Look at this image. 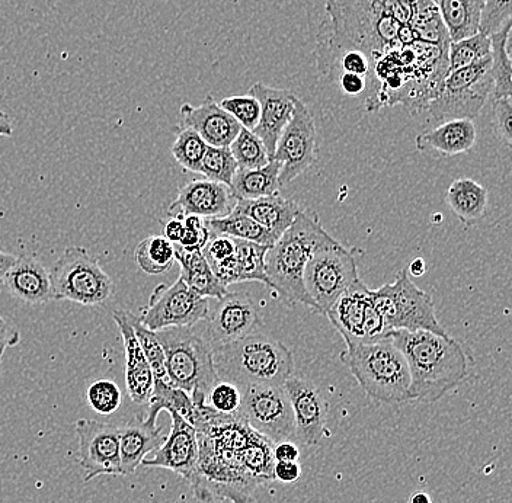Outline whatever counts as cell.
<instances>
[{
  "label": "cell",
  "mask_w": 512,
  "mask_h": 503,
  "mask_svg": "<svg viewBox=\"0 0 512 503\" xmlns=\"http://www.w3.org/2000/svg\"><path fill=\"white\" fill-rule=\"evenodd\" d=\"M238 169V163L233 158L229 147L208 146L203 162H201L200 173H203L206 179L219 182V184L227 185L230 188L233 176Z\"/></svg>",
  "instance_id": "b9f144b4"
},
{
  "label": "cell",
  "mask_w": 512,
  "mask_h": 503,
  "mask_svg": "<svg viewBox=\"0 0 512 503\" xmlns=\"http://www.w3.org/2000/svg\"><path fill=\"white\" fill-rule=\"evenodd\" d=\"M219 105L238 121L240 127L246 128V130L252 131L258 124L261 108L254 96H229V98L222 99Z\"/></svg>",
  "instance_id": "bcb514c9"
},
{
  "label": "cell",
  "mask_w": 512,
  "mask_h": 503,
  "mask_svg": "<svg viewBox=\"0 0 512 503\" xmlns=\"http://www.w3.org/2000/svg\"><path fill=\"white\" fill-rule=\"evenodd\" d=\"M197 480L191 486L201 503L227 499L233 503H251L259 483L246 472L239 451L230 450L207 435L198 434Z\"/></svg>",
  "instance_id": "52a82bcc"
},
{
  "label": "cell",
  "mask_w": 512,
  "mask_h": 503,
  "mask_svg": "<svg viewBox=\"0 0 512 503\" xmlns=\"http://www.w3.org/2000/svg\"><path fill=\"white\" fill-rule=\"evenodd\" d=\"M229 149L239 169L262 168L271 160L264 143L246 128H240L238 136L230 143Z\"/></svg>",
  "instance_id": "ab89813d"
},
{
  "label": "cell",
  "mask_w": 512,
  "mask_h": 503,
  "mask_svg": "<svg viewBox=\"0 0 512 503\" xmlns=\"http://www.w3.org/2000/svg\"><path fill=\"white\" fill-rule=\"evenodd\" d=\"M437 6L450 43L478 34L483 0H431Z\"/></svg>",
  "instance_id": "4dcf8cb0"
},
{
  "label": "cell",
  "mask_w": 512,
  "mask_h": 503,
  "mask_svg": "<svg viewBox=\"0 0 512 503\" xmlns=\"http://www.w3.org/2000/svg\"><path fill=\"white\" fill-rule=\"evenodd\" d=\"M179 115L181 128H191L208 146L229 147L242 128L232 115L214 101L213 96H207L206 101L198 107L182 105Z\"/></svg>",
  "instance_id": "7402d4cb"
},
{
  "label": "cell",
  "mask_w": 512,
  "mask_h": 503,
  "mask_svg": "<svg viewBox=\"0 0 512 503\" xmlns=\"http://www.w3.org/2000/svg\"><path fill=\"white\" fill-rule=\"evenodd\" d=\"M491 73L494 89L489 99L508 98L512 94L511 24L491 35Z\"/></svg>",
  "instance_id": "d590c367"
},
{
  "label": "cell",
  "mask_w": 512,
  "mask_h": 503,
  "mask_svg": "<svg viewBox=\"0 0 512 503\" xmlns=\"http://www.w3.org/2000/svg\"><path fill=\"white\" fill-rule=\"evenodd\" d=\"M411 12L409 27L414 32L415 41L432 44V46L450 44V37L440 12L431 0H411Z\"/></svg>",
  "instance_id": "836d02e7"
},
{
  "label": "cell",
  "mask_w": 512,
  "mask_h": 503,
  "mask_svg": "<svg viewBox=\"0 0 512 503\" xmlns=\"http://www.w3.org/2000/svg\"><path fill=\"white\" fill-rule=\"evenodd\" d=\"M478 139L475 123L469 118L443 121L440 126L416 137V149L444 156L462 155L472 150Z\"/></svg>",
  "instance_id": "4316f807"
},
{
  "label": "cell",
  "mask_w": 512,
  "mask_h": 503,
  "mask_svg": "<svg viewBox=\"0 0 512 503\" xmlns=\"http://www.w3.org/2000/svg\"><path fill=\"white\" fill-rule=\"evenodd\" d=\"M235 253L219 264L210 265L224 287L245 281H258L270 287L265 271V256L270 246L235 239Z\"/></svg>",
  "instance_id": "cb8c5ba5"
},
{
  "label": "cell",
  "mask_w": 512,
  "mask_h": 503,
  "mask_svg": "<svg viewBox=\"0 0 512 503\" xmlns=\"http://www.w3.org/2000/svg\"><path fill=\"white\" fill-rule=\"evenodd\" d=\"M21 341V333L16 331L11 323L6 322L2 316H0V377H2V361L3 355H5L6 349L14 348Z\"/></svg>",
  "instance_id": "816d5d0a"
},
{
  "label": "cell",
  "mask_w": 512,
  "mask_h": 503,
  "mask_svg": "<svg viewBox=\"0 0 512 503\" xmlns=\"http://www.w3.org/2000/svg\"><path fill=\"white\" fill-rule=\"evenodd\" d=\"M137 265L147 275L165 274L175 262L174 243L165 236H149L134 251Z\"/></svg>",
  "instance_id": "74e56055"
},
{
  "label": "cell",
  "mask_w": 512,
  "mask_h": 503,
  "mask_svg": "<svg viewBox=\"0 0 512 503\" xmlns=\"http://www.w3.org/2000/svg\"><path fill=\"white\" fill-rule=\"evenodd\" d=\"M207 147L208 144L194 130L179 127L172 155L185 171L200 173Z\"/></svg>",
  "instance_id": "60d3db41"
},
{
  "label": "cell",
  "mask_w": 512,
  "mask_h": 503,
  "mask_svg": "<svg viewBox=\"0 0 512 503\" xmlns=\"http://www.w3.org/2000/svg\"><path fill=\"white\" fill-rule=\"evenodd\" d=\"M233 210L251 217L277 239L284 235L300 213L299 205L284 198L280 191L256 200H236Z\"/></svg>",
  "instance_id": "83f0119b"
},
{
  "label": "cell",
  "mask_w": 512,
  "mask_h": 503,
  "mask_svg": "<svg viewBox=\"0 0 512 503\" xmlns=\"http://www.w3.org/2000/svg\"><path fill=\"white\" fill-rule=\"evenodd\" d=\"M511 19V0H483L479 32L491 37L501 31L505 25L511 24Z\"/></svg>",
  "instance_id": "7dc6e473"
},
{
  "label": "cell",
  "mask_w": 512,
  "mask_h": 503,
  "mask_svg": "<svg viewBox=\"0 0 512 503\" xmlns=\"http://www.w3.org/2000/svg\"><path fill=\"white\" fill-rule=\"evenodd\" d=\"M492 101V112H494V124L496 134L501 142L507 147L512 143V99L495 98Z\"/></svg>",
  "instance_id": "681fc988"
},
{
  "label": "cell",
  "mask_w": 512,
  "mask_h": 503,
  "mask_svg": "<svg viewBox=\"0 0 512 503\" xmlns=\"http://www.w3.org/2000/svg\"><path fill=\"white\" fill-rule=\"evenodd\" d=\"M12 134H14V128H12L11 118L0 111V137H12Z\"/></svg>",
  "instance_id": "91938a15"
},
{
  "label": "cell",
  "mask_w": 512,
  "mask_h": 503,
  "mask_svg": "<svg viewBox=\"0 0 512 503\" xmlns=\"http://www.w3.org/2000/svg\"><path fill=\"white\" fill-rule=\"evenodd\" d=\"M184 233V220L179 219V217H171V219L166 221L165 227H163V236H165L169 242L174 243V245H178V243L181 242Z\"/></svg>",
  "instance_id": "11a10c76"
},
{
  "label": "cell",
  "mask_w": 512,
  "mask_h": 503,
  "mask_svg": "<svg viewBox=\"0 0 512 503\" xmlns=\"http://www.w3.org/2000/svg\"><path fill=\"white\" fill-rule=\"evenodd\" d=\"M249 95L259 102V120L252 133L259 137L267 149L270 159L274 158L275 147L290 123L297 96L286 89H275L264 83L256 82L249 89Z\"/></svg>",
  "instance_id": "44dd1931"
},
{
  "label": "cell",
  "mask_w": 512,
  "mask_h": 503,
  "mask_svg": "<svg viewBox=\"0 0 512 503\" xmlns=\"http://www.w3.org/2000/svg\"><path fill=\"white\" fill-rule=\"evenodd\" d=\"M162 428L147 424L142 413L131 416L126 425L120 426L121 474L136 473L147 454L162 444Z\"/></svg>",
  "instance_id": "484cf974"
},
{
  "label": "cell",
  "mask_w": 512,
  "mask_h": 503,
  "mask_svg": "<svg viewBox=\"0 0 512 503\" xmlns=\"http://www.w3.org/2000/svg\"><path fill=\"white\" fill-rule=\"evenodd\" d=\"M168 413L172 419L171 432L156 448L155 456L144 458L142 466L171 470L184 477L192 486L197 480V429L175 410H169Z\"/></svg>",
  "instance_id": "e0dca14e"
},
{
  "label": "cell",
  "mask_w": 512,
  "mask_h": 503,
  "mask_svg": "<svg viewBox=\"0 0 512 503\" xmlns=\"http://www.w3.org/2000/svg\"><path fill=\"white\" fill-rule=\"evenodd\" d=\"M387 338L402 352L411 376L408 399L434 403L467 377V357L450 335L392 331Z\"/></svg>",
  "instance_id": "6da1fadb"
},
{
  "label": "cell",
  "mask_w": 512,
  "mask_h": 503,
  "mask_svg": "<svg viewBox=\"0 0 512 503\" xmlns=\"http://www.w3.org/2000/svg\"><path fill=\"white\" fill-rule=\"evenodd\" d=\"M300 457V450L291 441L278 442L274 445L275 461H297Z\"/></svg>",
  "instance_id": "9f6ffc18"
},
{
  "label": "cell",
  "mask_w": 512,
  "mask_h": 503,
  "mask_svg": "<svg viewBox=\"0 0 512 503\" xmlns=\"http://www.w3.org/2000/svg\"><path fill=\"white\" fill-rule=\"evenodd\" d=\"M489 195L486 188L473 179H457L447 189L446 201L454 216L466 226H475L485 217Z\"/></svg>",
  "instance_id": "f546056e"
},
{
  "label": "cell",
  "mask_w": 512,
  "mask_h": 503,
  "mask_svg": "<svg viewBox=\"0 0 512 503\" xmlns=\"http://www.w3.org/2000/svg\"><path fill=\"white\" fill-rule=\"evenodd\" d=\"M411 503H432V501L427 493L419 492L412 496Z\"/></svg>",
  "instance_id": "94428289"
},
{
  "label": "cell",
  "mask_w": 512,
  "mask_h": 503,
  "mask_svg": "<svg viewBox=\"0 0 512 503\" xmlns=\"http://www.w3.org/2000/svg\"><path fill=\"white\" fill-rule=\"evenodd\" d=\"M211 346L230 344L252 335L258 328V307L246 293H230L219 300L213 313L204 320Z\"/></svg>",
  "instance_id": "ac0fdd59"
},
{
  "label": "cell",
  "mask_w": 512,
  "mask_h": 503,
  "mask_svg": "<svg viewBox=\"0 0 512 503\" xmlns=\"http://www.w3.org/2000/svg\"><path fill=\"white\" fill-rule=\"evenodd\" d=\"M165 352L166 376L176 389L190 394L194 405L206 403L208 390L220 380L206 323L156 331Z\"/></svg>",
  "instance_id": "277c9868"
},
{
  "label": "cell",
  "mask_w": 512,
  "mask_h": 503,
  "mask_svg": "<svg viewBox=\"0 0 512 503\" xmlns=\"http://www.w3.org/2000/svg\"><path fill=\"white\" fill-rule=\"evenodd\" d=\"M491 51V38L488 35L480 34V32L472 37L448 44V73L488 59L491 56Z\"/></svg>",
  "instance_id": "f35d334b"
},
{
  "label": "cell",
  "mask_w": 512,
  "mask_h": 503,
  "mask_svg": "<svg viewBox=\"0 0 512 503\" xmlns=\"http://www.w3.org/2000/svg\"><path fill=\"white\" fill-rule=\"evenodd\" d=\"M491 64L489 56L482 62L447 73L440 94L428 105L434 120L478 117L494 89Z\"/></svg>",
  "instance_id": "8fae6325"
},
{
  "label": "cell",
  "mask_w": 512,
  "mask_h": 503,
  "mask_svg": "<svg viewBox=\"0 0 512 503\" xmlns=\"http://www.w3.org/2000/svg\"><path fill=\"white\" fill-rule=\"evenodd\" d=\"M175 261L181 267V280L198 296L204 299H223L227 294V287L220 283L214 275L213 269L208 265L201 251H187L179 245H174Z\"/></svg>",
  "instance_id": "f1b7e54d"
},
{
  "label": "cell",
  "mask_w": 512,
  "mask_h": 503,
  "mask_svg": "<svg viewBox=\"0 0 512 503\" xmlns=\"http://www.w3.org/2000/svg\"><path fill=\"white\" fill-rule=\"evenodd\" d=\"M210 313L208 299L198 296L181 278L172 285L160 284L142 309L139 320L150 331L194 326Z\"/></svg>",
  "instance_id": "5bb4252c"
},
{
  "label": "cell",
  "mask_w": 512,
  "mask_h": 503,
  "mask_svg": "<svg viewBox=\"0 0 512 503\" xmlns=\"http://www.w3.org/2000/svg\"><path fill=\"white\" fill-rule=\"evenodd\" d=\"M194 403H192L190 394L184 390L176 389L169 383V380H159L155 378V386H153L152 396L146 406L147 418L149 425H158V416L162 410H175L179 415L184 416L188 422L194 415Z\"/></svg>",
  "instance_id": "e575fe53"
},
{
  "label": "cell",
  "mask_w": 512,
  "mask_h": 503,
  "mask_svg": "<svg viewBox=\"0 0 512 503\" xmlns=\"http://www.w3.org/2000/svg\"><path fill=\"white\" fill-rule=\"evenodd\" d=\"M235 203L236 198L227 185L210 179H195L179 189L178 197L169 207V216L179 219L185 216L220 219L232 213Z\"/></svg>",
  "instance_id": "ffe728a7"
},
{
  "label": "cell",
  "mask_w": 512,
  "mask_h": 503,
  "mask_svg": "<svg viewBox=\"0 0 512 503\" xmlns=\"http://www.w3.org/2000/svg\"><path fill=\"white\" fill-rule=\"evenodd\" d=\"M325 316L341 333L347 348L382 341L390 332L363 280L348 288Z\"/></svg>",
  "instance_id": "7c38bea8"
},
{
  "label": "cell",
  "mask_w": 512,
  "mask_h": 503,
  "mask_svg": "<svg viewBox=\"0 0 512 503\" xmlns=\"http://www.w3.org/2000/svg\"><path fill=\"white\" fill-rule=\"evenodd\" d=\"M206 221L211 235L229 236L232 239L246 240V242L258 243V245L270 246V248L278 240L251 217L235 210L220 219Z\"/></svg>",
  "instance_id": "d6a6232c"
},
{
  "label": "cell",
  "mask_w": 512,
  "mask_h": 503,
  "mask_svg": "<svg viewBox=\"0 0 512 503\" xmlns=\"http://www.w3.org/2000/svg\"><path fill=\"white\" fill-rule=\"evenodd\" d=\"M112 319L120 329L123 338L124 354H126V387L128 397L137 406H147L155 386L152 368L144 357L142 346L137 341L128 312L115 310Z\"/></svg>",
  "instance_id": "603a6c76"
},
{
  "label": "cell",
  "mask_w": 512,
  "mask_h": 503,
  "mask_svg": "<svg viewBox=\"0 0 512 503\" xmlns=\"http://www.w3.org/2000/svg\"><path fill=\"white\" fill-rule=\"evenodd\" d=\"M325 235L319 221L300 210L284 235L268 249L265 271L270 280V288L281 299L304 304L318 312L316 304L304 288L303 275L316 245Z\"/></svg>",
  "instance_id": "5b68a950"
},
{
  "label": "cell",
  "mask_w": 512,
  "mask_h": 503,
  "mask_svg": "<svg viewBox=\"0 0 512 503\" xmlns=\"http://www.w3.org/2000/svg\"><path fill=\"white\" fill-rule=\"evenodd\" d=\"M182 220H184L185 233L178 245L187 251H203L211 237L207 221L198 216H185Z\"/></svg>",
  "instance_id": "c3c4849f"
},
{
  "label": "cell",
  "mask_w": 512,
  "mask_h": 503,
  "mask_svg": "<svg viewBox=\"0 0 512 503\" xmlns=\"http://www.w3.org/2000/svg\"><path fill=\"white\" fill-rule=\"evenodd\" d=\"M281 163L272 159L258 169H238L230 191L236 200H256L280 191Z\"/></svg>",
  "instance_id": "1f68e13d"
},
{
  "label": "cell",
  "mask_w": 512,
  "mask_h": 503,
  "mask_svg": "<svg viewBox=\"0 0 512 503\" xmlns=\"http://www.w3.org/2000/svg\"><path fill=\"white\" fill-rule=\"evenodd\" d=\"M214 365L220 380L249 386H284L293 376L294 358L290 349L268 336L252 335L239 341L214 346Z\"/></svg>",
  "instance_id": "3957f363"
},
{
  "label": "cell",
  "mask_w": 512,
  "mask_h": 503,
  "mask_svg": "<svg viewBox=\"0 0 512 503\" xmlns=\"http://www.w3.org/2000/svg\"><path fill=\"white\" fill-rule=\"evenodd\" d=\"M326 15L318 46L361 50L374 62L400 47L402 24L390 14L387 0H328Z\"/></svg>",
  "instance_id": "7a4b0ae2"
},
{
  "label": "cell",
  "mask_w": 512,
  "mask_h": 503,
  "mask_svg": "<svg viewBox=\"0 0 512 503\" xmlns=\"http://www.w3.org/2000/svg\"><path fill=\"white\" fill-rule=\"evenodd\" d=\"M242 403V390L236 384L230 381L219 380L206 396V405L208 408L222 413V415H235L238 413Z\"/></svg>",
  "instance_id": "f6af8a7d"
},
{
  "label": "cell",
  "mask_w": 512,
  "mask_h": 503,
  "mask_svg": "<svg viewBox=\"0 0 512 503\" xmlns=\"http://www.w3.org/2000/svg\"><path fill=\"white\" fill-rule=\"evenodd\" d=\"M88 405L98 415H114L123 403V392L120 386L110 378H98L89 384L86 390Z\"/></svg>",
  "instance_id": "7bdbcfd3"
},
{
  "label": "cell",
  "mask_w": 512,
  "mask_h": 503,
  "mask_svg": "<svg viewBox=\"0 0 512 503\" xmlns=\"http://www.w3.org/2000/svg\"><path fill=\"white\" fill-rule=\"evenodd\" d=\"M341 360L371 399L387 405L408 402V364L389 338L350 346Z\"/></svg>",
  "instance_id": "8992f818"
},
{
  "label": "cell",
  "mask_w": 512,
  "mask_h": 503,
  "mask_svg": "<svg viewBox=\"0 0 512 503\" xmlns=\"http://www.w3.org/2000/svg\"><path fill=\"white\" fill-rule=\"evenodd\" d=\"M302 476V467L297 461H275L274 477L281 483H294Z\"/></svg>",
  "instance_id": "f5cc1de1"
},
{
  "label": "cell",
  "mask_w": 512,
  "mask_h": 503,
  "mask_svg": "<svg viewBox=\"0 0 512 503\" xmlns=\"http://www.w3.org/2000/svg\"><path fill=\"white\" fill-rule=\"evenodd\" d=\"M284 389L293 409L296 437L306 445H318L325 437L329 405L322 392L306 378H287Z\"/></svg>",
  "instance_id": "d6986e66"
},
{
  "label": "cell",
  "mask_w": 512,
  "mask_h": 503,
  "mask_svg": "<svg viewBox=\"0 0 512 503\" xmlns=\"http://www.w3.org/2000/svg\"><path fill=\"white\" fill-rule=\"evenodd\" d=\"M316 140L315 120L302 99L296 98L293 117L284 128L272 158L281 163L280 187H286L315 163Z\"/></svg>",
  "instance_id": "9a60e30c"
},
{
  "label": "cell",
  "mask_w": 512,
  "mask_h": 503,
  "mask_svg": "<svg viewBox=\"0 0 512 503\" xmlns=\"http://www.w3.org/2000/svg\"><path fill=\"white\" fill-rule=\"evenodd\" d=\"M236 415L274 445L296 437L293 409L284 386L245 387Z\"/></svg>",
  "instance_id": "4fadbf2b"
},
{
  "label": "cell",
  "mask_w": 512,
  "mask_h": 503,
  "mask_svg": "<svg viewBox=\"0 0 512 503\" xmlns=\"http://www.w3.org/2000/svg\"><path fill=\"white\" fill-rule=\"evenodd\" d=\"M54 300L82 306L105 303L114 290L110 275L88 249L72 246L63 252L50 271Z\"/></svg>",
  "instance_id": "30bf717a"
},
{
  "label": "cell",
  "mask_w": 512,
  "mask_h": 503,
  "mask_svg": "<svg viewBox=\"0 0 512 503\" xmlns=\"http://www.w3.org/2000/svg\"><path fill=\"white\" fill-rule=\"evenodd\" d=\"M240 457L246 472L251 474L259 485L275 480L274 444L267 438L254 431L243 450L240 451Z\"/></svg>",
  "instance_id": "8d00e7d4"
},
{
  "label": "cell",
  "mask_w": 512,
  "mask_h": 503,
  "mask_svg": "<svg viewBox=\"0 0 512 503\" xmlns=\"http://www.w3.org/2000/svg\"><path fill=\"white\" fill-rule=\"evenodd\" d=\"M128 319H130L133 331L136 333L137 341L142 346L144 357H146L150 368H152L153 376L159 378V380H168L165 367V352H163L156 332L147 329L140 322L139 317L134 316L133 313L128 312Z\"/></svg>",
  "instance_id": "ee69618b"
},
{
  "label": "cell",
  "mask_w": 512,
  "mask_h": 503,
  "mask_svg": "<svg viewBox=\"0 0 512 503\" xmlns=\"http://www.w3.org/2000/svg\"><path fill=\"white\" fill-rule=\"evenodd\" d=\"M2 283L12 296L25 303L44 304L54 300L50 271L32 256L16 258Z\"/></svg>",
  "instance_id": "d4e9b609"
},
{
  "label": "cell",
  "mask_w": 512,
  "mask_h": 503,
  "mask_svg": "<svg viewBox=\"0 0 512 503\" xmlns=\"http://www.w3.org/2000/svg\"><path fill=\"white\" fill-rule=\"evenodd\" d=\"M335 82L339 83L342 92L350 96L361 95L367 88V79L361 76L342 75Z\"/></svg>",
  "instance_id": "db71d44e"
},
{
  "label": "cell",
  "mask_w": 512,
  "mask_h": 503,
  "mask_svg": "<svg viewBox=\"0 0 512 503\" xmlns=\"http://www.w3.org/2000/svg\"><path fill=\"white\" fill-rule=\"evenodd\" d=\"M80 467L85 472V482L95 477L123 476L121 474L120 426L94 419L76 422Z\"/></svg>",
  "instance_id": "2e32d148"
},
{
  "label": "cell",
  "mask_w": 512,
  "mask_h": 503,
  "mask_svg": "<svg viewBox=\"0 0 512 503\" xmlns=\"http://www.w3.org/2000/svg\"><path fill=\"white\" fill-rule=\"evenodd\" d=\"M370 294L390 332L428 331L447 335L435 316L430 294L412 283L408 269L399 271L393 283L370 290Z\"/></svg>",
  "instance_id": "9c48e42d"
},
{
  "label": "cell",
  "mask_w": 512,
  "mask_h": 503,
  "mask_svg": "<svg viewBox=\"0 0 512 503\" xmlns=\"http://www.w3.org/2000/svg\"><path fill=\"white\" fill-rule=\"evenodd\" d=\"M16 256L11 253L0 251V283H2L3 277L6 272L11 269L12 265L15 264Z\"/></svg>",
  "instance_id": "6f0895ef"
},
{
  "label": "cell",
  "mask_w": 512,
  "mask_h": 503,
  "mask_svg": "<svg viewBox=\"0 0 512 503\" xmlns=\"http://www.w3.org/2000/svg\"><path fill=\"white\" fill-rule=\"evenodd\" d=\"M360 280L354 253L326 233L316 245L303 275L304 288L318 313L325 315Z\"/></svg>",
  "instance_id": "ba28073f"
},
{
  "label": "cell",
  "mask_w": 512,
  "mask_h": 503,
  "mask_svg": "<svg viewBox=\"0 0 512 503\" xmlns=\"http://www.w3.org/2000/svg\"><path fill=\"white\" fill-rule=\"evenodd\" d=\"M235 239L223 235H211L207 245L204 246L203 255L208 265L219 264L235 253Z\"/></svg>",
  "instance_id": "f907efd6"
},
{
  "label": "cell",
  "mask_w": 512,
  "mask_h": 503,
  "mask_svg": "<svg viewBox=\"0 0 512 503\" xmlns=\"http://www.w3.org/2000/svg\"><path fill=\"white\" fill-rule=\"evenodd\" d=\"M425 272H427V264H425L424 259L415 258L414 261L409 264L408 274L412 275V277H424Z\"/></svg>",
  "instance_id": "680465c9"
}]
</instances>
